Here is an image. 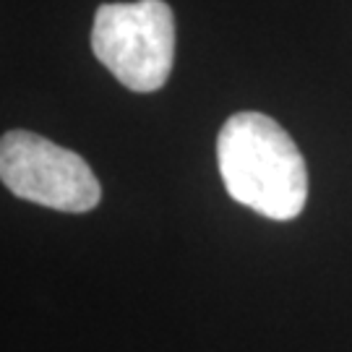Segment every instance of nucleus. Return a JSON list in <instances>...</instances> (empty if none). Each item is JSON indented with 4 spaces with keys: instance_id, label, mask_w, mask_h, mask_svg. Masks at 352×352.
Returning a JSON list of instances; mask_svg holds the SVG:
<instances>
[{
    "instance_id": "nucleus-1",
    "label": "nucleus",
    "mask_w": 352,
    "mask_h": 352,
    "mask_svg": "<svg viewBox=\"0 0 352 352\" xmlns=\"http://www.w3.org/2000/svg\"><path fill=\"white\" fill-rule=\"evenodd\" d=\"M217 162L227 193L269 219H295L308 201L305 160L292 136L269 115H232L219 131Z\"/></svg>"
},
{
    "instance_id": "nucleus-2",
    "label": "nucleus",
    "mask_w": 352,
    "mask_h": 352,
    "mask_svg": "<svg viewBox=\"0 0 352 352\" xmlns=\"http://www.w3.org/2000/svg\"><path fill=\"white\" fill-rule=\"evenodd\" d=\"M91 52L131 91H157L175 60V16L164 0L104 3L94 13Z\"/></svg>"
},
{
    "instance_id": "nucleus-3",
    "label": "nucleus",
    "mask_w": 352,
    "mask_h": 352,
    "mask_svg": "<svg viewBox=\"0 0 352 352\" xmlns=\"http://www.w3.org/2000/svg\"><path fill=\"white\" fill-rule=\"evenodd\" d=\"M0 180L13 196L58 212H89L102 199L84 157L32 131H8L0 139Z\"/></svg>"
}]
</instances>
